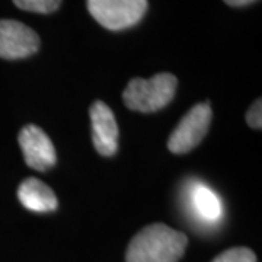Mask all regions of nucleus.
<instances>
[{"label": "nucleus", "mask_w": 262, "mask_h": 262, "mask_svg": "<svg viewBox=\"0 0 262 262\" xmlns=\"http://www.w3.org/2000/svg\"><path fill=\"white\" fill-rule=\"evenodd\" d=\"M188 237L163 223L144 227L127 248L125 262H178L185 252Z\"/></svg>", "instance_id": "f257e3e1"}, {"label": "nucleus", "mask_w": 262, "mask_h": 262, "mask_svg": "<svg viewBox=\"0 0 262 262\" xmlns=\"http://www.w3.org/2000/svg\"><path fill=\"white\" fill-rule=\"evenodd\" d=\"M178 79L170 73H158L150 79L136 77L128 82L122 99L128 110L155 113L165 108L175 96Z\"/></svg>", "instance_id": "f03ea898"}, {"label": "nucleus", "mask_w": 262, "mask_h": 262, "mask_svg": "<svg viewBox=\"0 0 262 262\" xmlns=\"http://www.w3.org/2000/svg\"><path fill=\"white\" fill-rule=\"evenodd\" d=\"M147 6V0H88L92 18L110 31L134 27L143 19Z\"/></svg>", "instance_id": "7ed1b4c3"}, {"label": "nucleus", "mask_w": 262, "mask_h": 262, "mask_svg": "<svg viewBox=\"0 0 262 262\" xmlns=\"http://www.w3.org/2000/svg\"><path fill=\"white\" fill-rule=\"evenodd\" d=\"M210 103H196L179 121L168 140V149L172 153H188L203 141L211 122Z\"/></svg>", "instance_id": "20e7f679"}, {"label": "nucleus", "mask_w": 262, "mask_h": 262, "mask_svg": "<svg viewBox=\"0 0 262 262\" xmlns=\"http://www.w3.org/2000/svg\"><path fill=\"white\" fill-rule=\"evenodd\" d=\"M39 48L38 34L18 20L0 19V58L19 60L35 54Z\"/></svg>", "instance_id": "39448f33"}, {"label": "nucleus", "mask_w": 262, "mask_h": 262, "mask_svg": "<svg viewBox=\"0 0 262 262\" xmlns=\"http://www.w3.org/2000/svg\"><path fill=\"white\" fill-rule=\"evenodd\" d=\"M19 146L24 159L31 169L44 172L57 162L56 149L47 134L37 125H25L19 133Z\"/></svg>", "instance_id": "423d86ee"}, {"label": "nucleus", "mask_w": 262, "mask_h": 262, "mask_svg": "<svg viewBox=\"0 0 262 262\" xmlns=\"http://www.w3.org/2000/svg\"><path fill=\"white\" fill-rule=\"evenodd\" d=\"M89 113L95 149L102 156H113L118 149V124L113 110L102 101H96Z\"/></svg>", "instance_id": "0eeeda50"}, {"label": "nucleus", "mask_w": 262, "mask_h": 262, "mask_svg": "<svg viewBox=\"0 0 262 262\" xmlns=\"http://www.w3.org/2000/svg\"><path fill=\"white\" fill-rule=\"evenodd\" d=\"M20 204L35 213H50L58 207V200L53 189L37 178L25 179L18 188Z\"/></svg>", "instance_id": "6e6552de"}, {"label": "nucleus", "mask_w": 262, "mask_h": 262, "mask_svg": "<svg viewBox=\"0 0 262 262\" xmlns=\"http://www.w3.org/2000/svg\"><path fill=\"white\" fill-rule=\"evenodd\" d=\"M191 206L195 214L208 223H217L223 217V206L213 189L195 184L191 189Z\"/></svg>", "instance_id": "1a4fd4ad"}, {"label": "nucleus", "mask_w": 262, "mask_h": 262, "mask_svg": "<svg viewBox=\"0 0 262 262\" xmlns=\"http://www.w3.org/2000/svg\"><path fill=\"white\" fill-rule=\"evenodd\" d=\"M19 9L35 13H53L58 9L61 0H13Z\"/></svg>", "instance_id": "9d476101"}, {"label": "nucleus", "mask_w": 262, "mask_h": 262, "mask_svg": "<svg viewBox=\"0 0 262 262\" xmlns=\"http://www.w3.org/2000/svg\"><path fill=\"white\" fill-rule=\"evenodd\" d=\"M213 262H256V256L248 248H232L220 253Z\"/></svg>", "instance_id": "9b49d317"}, {"label": "nucleus", "mask_w": 262, "mask_h": 262, "mask_svg": "<svg viewBox=\"0 0 262 262\" xmlns=\"http://www.w3.org/2000/svg\"><path fill=\"white\" fill-rule=\"evenodd\" d=\"M246 121L248 124L255 128L259 130L262 127V102L261 99H258L256 102L252 103V106L249 108V111L246 114Z\"/></svg>", "instance_id": "f8f14e48"}, {"label": "nucleus", "mask_w": 262, "mask_h": 262, "mask_svg": "<svg viewBox=\"0 0 262 262\" xmlns=\"http://www.w3.org/2000/svg\"><path fill=\"white\" fill-rule=\"evenodd\" d=\"M229 6H233V8H241V6H246V5H251L256 0H225Z\"/></svg>", "instance_id": "ddd939ff"}]
</instances>
